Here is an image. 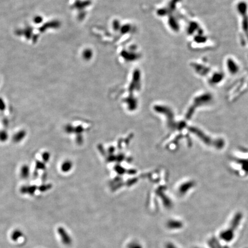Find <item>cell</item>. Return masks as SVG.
<instances>
[{"label":"cell","instance_id":"6da1fadb","mask_svg":"<svg viewBox=\"0 0 248 248\" xmlns=\"http://www.w3.org/2000/svg\"><path fill=\"white\" fill-rule=\"evenodd\" d=\"M141 74L139 70H136L133 72V80L131 83L129 87L130 91L134 90L135 89H138L140 86Z\"/></svg>","mask_w":248,"mask_h":248},{"label":"cell","instance_id":"7a4b0ae2","mask_svg":"<svg viewBox=\"0 0 248 248\" xmlns=\"http://www.w3.org/2000/svg\"><path fill=\"white\" fill-rule=\"evenodd\" d=\"M121 55L122 57L127 61H134L139 58L140 55L133 52H129L126 50H124L121 52Z\"/></svg>","mask_w":248,"mask_h":248},{"label":"cell","instance_id":"3957f363","mask_svg":"<svg viewBox=\"0 0 248 248\" xmlns=\"http://www.w3.org/2000/svg\"><path fill=\"white\" fill-rule=\"evenodd\" d=\"M26 133L24 130H20L13 136V141L17 143L22 141L26 136Z\"/></svg>","mask_w":248,"mask_h":248},{"label":"cell","instance_id":"277c9868","mask_svg":"<svg viewBox=\"0 0 248 248\" xmlns=\"http://www.w3.org/2000/svg\"><path fill=\"white\" fill-rule=\"evenodd\" d=\"M30 175V168L28 165H23L20 169V176L24 179H26L29 177Z\"/></svg>","mask_w":248,"mask_h":248},{"label":"cell","instance_id":"5b68a950","mask_svg":"<svg viewBox=\"0 0 248 248\" xmlns=\"http://www.w3.org/2000/svg\"><path fill=\"white\" fill-rule=\"evenodd\" d=\"M37 189V187L36 186H31L23 187L21 189V191L23 194H28L30 195H33L35 192L36 190Z\"/></svg>","mask_w":248,"mask_h":248},{"label":"cell","instance_id":"8992f818","mask_svg":"<svg viewBox=\"0 0 248 248\" xmlns=\"http://www.w3.org/2000/svg\"><path fill=\"white\" fill-rule=\"evenodd\" d=\"M90 1H77L75 5V7H76L78 9H84V8L89 6L91 4Z\"/></svg>","mask_w":248,"mask_h":248},{"label":"cell","instance_id":"52a82bcc","mask_svg":"<svg viewBox=\"0 0 248 248\" xmlns=\"http://www.w3.org/2000/svg\"><path fill=\"white\" fill-rule=\"evenodd\" d=\"M83 56L86 60H89L93 56V51L90 49H86L83 52Z\"/></svg>","mask_w":248,"mask_h":248},{"label":"cell","instance_id":"ba28073f","mask_svg":"<svg viewBox=\"0 0 248 248\" xmlns=\"http://www.w3.org/2000/svg\"><path fill=\"white\" fill-rule=\"evenodd\" d=\"M130 29H131V26L129 24H125L122 26L120 28L121 32L122 34H125L128 33L130 31Z\"/></svg>","mask_w":248,"mask_h":248},{"label":"cell","instance_id":"9c48e42d","mask_svg":"<svg viewBox=\"0 0 248 248\" xmlns=\"http://www.w3.org/2000/svg\"><path fill=\"white\" fill-rule=\"evenodd\" d=\"M8 139V134L5 131L2 130L0 132V142H6Z\"/></svg>","mask_w":248,"mask_h":248},{"label":"cell","instance_id":"30bf717a","mask_svg":"<svg viewBox=\"0 0 248 248\" xmlns=\"http://www.w3.org/2000/svg\"><path fill=\"white\" fill-rule=\"evenodd\" d=\"M169 25L171 26V27L173 29H174V30L177 29L178 28H177V24L175 21V20H174V19L173 17H169Z\"/></svg>","mask_w":248,"mask_h":248},{"label":"cell","instance_id":"8fae6325","mask_svg":"<svg viewBox=\"0 0 248 248\" xmlns=\"http://www.w3.org/2000/svg\"><path fill=\"white\" fill-rule=\"evenodd\" d=\"M46 168V166L44 163L39 161H37L36 163V171L38 169H44Z\"/></svg>","mask_w":248,"mask_h":248},{"label":"cell","instance_id":"7c38bea8","mask_svg":"<svg viewBox=\"0 0 248 248\" xmlns=\"http://www.w3.org/2000/svg\"><path fill=\"white\" fill-rule=\"evenodd\" d=\"M51 188V184H43L41 186H40L38 189H39L40 191L42 192H44L46 191L48 189H50Z\"/></svg>","mask_w":248,"mask_h":248},{"label":"cell","instance_id":"4fadbf2b","mask_svg":"<svg viewBox=\"0 0 248 248\" xmlns=\"http://www.w3.org/2000/svg\"><path fill=\"white\" fill-rule=\"evenodd\" d=\"M113 29L116 31H118L119 29H120L121 28V25H120V23L119 22V21L117 20H115L113 21Z\"/></svg>","mask_w":248,"mask_h":248},{"label":"cell","instance_id":"5bb4252c","mask_svg":"<svg viewBox=\"0 0 248 248\" xmlns=\"http://www.w3.org/2000/svg\"><path fill=\"white\" fill-rule=\"evenodd\" d=\"M42 159L44 162L47 163L50 159V154L48 152H46L42 154Z\"/></svg>","mask_w":248,"mask_h":248},{"label":"cell","instance_id":"9a60e30c","mask_svg":"<svg viewBox=\"0 0 248 248\" xmlns=\"http://www.w3.org/2000/svg\"><path fill=\"white\" fill-rule=\"evenodd\" d=\"M21 236V233L20 231H16L12 234V239L17 240V238H19Z\"/></svg>","mask_w":248,"mask_h":248},{"label":"cell","instance_id":"2e32d148","mask_svg":"<svg viewBox=\"0 0 248 248\" xmlns=\"http://www.w3.org/2000/svg\"><path fill=\"white\" fill-rule=\"evenodd\" d=\"M70 165H71V164L70 163H67H67H64L63 164L62 166H61V169H62V171H64V172L68 171L70 169Z\"/></svg>","mask_w":248,"mask_h":248},{"label":"cell","instance_id":"e0dca14e","mask_svg":"<svg viewBox=\"0 0 248 248\" xmlns=\"http://www.w3.org/2000/svg\"><path fill=\"white\" fill-rule=\"evenodd\" d=\"M167 10L166 9H160L157 11V13L160 16H163L167 14Z\"/></svg>","mask_w":248,"mask_h":248},{"label":"cell","instance_id":"ac0fdd59","mask_svg":"<svg viewBox=\"0 0 248 248\" xmlns=\"http://www.w3.org/2000/svg\"><path fill=\"white\" fill-rule=\"evenodd\" d=\"M5 104H4V102H3L2 101L0 100V110L1 111H3L5 109Z\"/></svg>","mask_w":248,"mask_h":248},{"label":"cell","instance_id":"d6986e66","mask_svg":"<svg viewBox=\"0 0 248 248\" xmlns=\"http://www.w3.org/2000/svg\"><path fill=\"white\" fill-rule=\"evenodd\" d=\"M136 49V47L135 46H132L131 47H130V49L131 51H134L135 49Z\"/></svg>","mask_w":248,"mask_h":248}]
</instances>
